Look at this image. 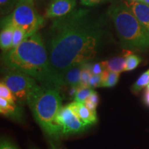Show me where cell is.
I'll list each match as a JSON object with an SVG mask.
<instances>
[{
    "label": "cell",
    "instance_id": "6da1fadb",
    "mask_svg": "<svg viewBox=\"0 0 149 149\" xmlns=\"http://www.w3.org/2000/svg\"><path fill=\"white\" fill-rule=\"evenodd\" d=\"M104 34L103 22L89 9H74L54 19L50 29L48 56L57 88L63 86L62 77L67 70L95 57Z\"/></svg>",
    "mask_w": 149,
    "mask_h": 149
},
{
    "label": "cell",
    "instance_id": "7a4b0ae2",
    "mask_svg": "<svg viewBox=\"0 0 149 149\" xmlns=\"http://www.w3.org/2000/svg\"><path fill=\"white\" fill-rule=\"evenodd\" d=\"M2 60L6 68L29 74L42 85L58 88L49 56L39 33L30 35L19 45L5 51Z\"/></svg>",
    "mask_w": 149,
    "mask_h": 149
},
{
    "label": "cell",
    "instance_id": "3957f363",
    "mask_svg": "<svg viewBox=\"0 0 149 149\" xmlns=\"http://www.w3.org/2000/svg\"><path fill=\"white\" fill-rule=\"evenodd\" d=\"M108 15L114 24L124 49H149V31L136 17L125 1H113L108 9Z\"/></svg>",
    "mask_w": 149,
    "mask_h": 149
},
{
    "label": "cell",
    "instance_id": "277c9868",
    "mask_svg": "<svg viewBox=\"0 0 149 149\" xmlns=\"http://www.w3.org/2000/svg\"><path fill=\"white\" fill-rule=\"evenodd\" d=\"M61 103L59 89L44 85H39L27 101L36 122L49 137L54 138L61 134L60 126L56 123Z\"/></svg>",
    "mask_w": 149,
    "mask_h": 149
},
{
    "label": "cell",
    "instance_id": "5b68a950",
    "mask_svg": "<svg viewBox=\"0 0 149 149\" xmlns=\"http://www.w3.org/2000/svg\"><path fill=\"white\" fill-rule=\"evenodd\" d=\"M8 16L15 26L26 31L27 37L37 33L44 22L35 8L34 0H18Z\"/></svg>",
    "mask_w": 149,
    "mask_h": 149
},
{
    "label": "cell",
    "instance_id": "8992f818",
    "mask_svg": "<svg viewBox=\"0 0 149 149\" xmlns=\"http://www.w3.org/2000/svg\"><path fill=\"white\" fill-rule=\"evenodd\" d=\"M1 81L10 89L17 101L21 104H27L29 97L39 86L37 80L29 74L7 68Z\"/></svg>",
    "mask_w": 149,
    "mask_h": 149
},
{
    "label": "cell",
    "instance_id": "52a82bcc",
    "mask_svg": "<svg viewBox=\"0 0 149 149\" xmlns=\"http://www.w3.org/2000/svg\"><path fill=\"white\" fill-rule=\"evenodd\" d=\"M56 123L60 126L61 134L80 133L87 127L76 112L74 102L61 108L56 117Z\"/></svg>",
    "mask_w": 149,
    "mask_h": 149
},
{
    "label": "cell",
    "instance_id": "ba28073f",
    "mask_svg": "<svg viewBox=\"0 0 149 149\" xmlns=\"http://www.w3.org/2000/svg\"><path fill=\"white\" fill-rule=\"evenodd\" d=\"M77 5V0H51L45 12V17L57 19L72 12Z\"/></svg>",
    "mask_w": 149,
    "mask_h": 149
},
{
    "label": "cell",
    "instance_id": "9c48e42d",
    "mask_svg": "<svg viewBox=\"0 0 149 149\" xmlns=\"http://www.w3.org/2000/svg\"><path fill=\"white\" fill-rule=\"evenodd\" d=\"M0 33V47L3 51H7L12 47L15 26L8 15L1 20Z\"/></svg>",
    "mask_w": 149,
    "mask_h": 149
},
{
    "label": "cell",
    "instance_id": "30bf717a",
    "mask_svg": "<svg viewBox=\"0 0 149 149\" xmlns=\"http://www.w3.org/2000/svg\"><path fill=\"white\" fill-rule=\"evenodd\" d=\"M124 1L139 21L149 31V5L144 2H135L127 0Z\"/></svg>",
    "mask_w": 149,
    "mask_h": 149
},
{
    "label": "cell",
    "instance_id": "8fae6325",
    "mask_svg": "<svg viewBox=\"0 0 149 149\" xmlns=\"http://www.w3.org/2000/svg\"><path fill=\"white\" fill-rule=\"evenodd\" d=\"M0 113L3 116L18 122L22 121L24 117L22 107L17 105V104H11L1 97H0Z\"/></svg>",
    "mask_w": 149,
    "mask_h": 149
},
{
    "label": "cell",
    "instance_id": "7c38bea8",
    "mask_svg": "<svg viewBox=\"0 0 149 149\" xmlns=\"http://www.w3.org/2000/svg\"><path fill=\"white\" fill-rule=\"evenodd\" d=\"M85 63L74 65L67 70L62 77L63 86L69 87H79L81 70Z\"/></svg>",
    "mask_w": 149,
    "mask_h": 149
},
{
    "label": "cell",
    "instance_id": "4fadbf2b",
    "mask_svg": "<svg viewBox=\"0 0 149 149\" xmlns=\"http://www.w3.org/2000/svg\"><path fill=\"white\" fill-rule=\"evenodd\" d=\"M74 103L76 112L86 126H90L97 122V113H94L88 109L84 103H78L75 102Z\"/></svg>",
    "mask_w": 149,
    "mask_h": 149
},
{
    "label": "cell",
    "instance_id": "5bb4252c",
    "mask_svg": "<svg viewBox=\"0 0 149 149\" xmlns=\"http://www.w3.org/2000/svg\"><path fill=\"white\" fill-rule=\"evenodd\" d=\"M104 67L106 70L109 71L118 72L121 73L123 71H125L126 68V59L125 56H118L115 57L108 60L103 61Z\"/></svg>",
    "mask_w": 149,
    "mask_h": 149
},
{
    "label": "cell",
    "instance_id": "9a60e30c",
    "mask_svg": "<svg viewBox=\"0 0 149 149\" xmlns=\"http://www.w3.org/2000/svg\"><path fill=\"white\" fill-rule=\"evenodd\" d=\"M120 74L118 72H111L106 70L102 73V87L112 88L116 86L120 79Z\"/></svg>",
    "mask_w": 149,
    "mask_h": 149
},
{
    "label": "cell",
    "instance_id": "2e32d148",
    "mask_svg": "<svg viewBox=\"0 0 149 149\" xmlns=\"http://www.w3.org/2000/svg\"><path fill=\"white\" fill-rule=\"evenodd\" d=\"M149 84V69L145 71L139 76L137 81L133 84L131 87V91L133 93H138L141 90Z\"/></svg>",
    "mask_w": 149,
    "mask_h": 149
},
{
    "label": "cell",
    "instance_id": "e0dca14e",
    "mask_svg": "<svg viewBox=\"0 0 149 149\" xmlns=\"http://www.w3.org/2000/svg\"><path fill=\"white\" fill-rule=\"evenodd\" d=\"M124 56L126 59L125 71H131L135 69L141 61V59L138 55L132 53L130 51L126 52Z\"/></svg>",
    "mask_w": 149,
    "mask_h": 149
},
{
    "label": "cell",
    "instance_id": "ac0fdd59",
    "mask_svg": "<svg viewBox=\"0 0 149 149\" xmlns=\"http://www.w3.org/2000/svg\"><path fill=\"white\" fill-rule=\"evenodd\" d=\"M94 91V88L91 87H78L77 92L74 96V102L78 103H84L86 100Z\"/></svg>",
    "mask_w": 149,
    "mask_h": 149
},
{
    "label": "cell",
    "instance_id": "d6986e66",
    "mask_svg": "<svg viewBox=\"0 0 149 149\" xmlns=\"http://www.w3.org/2000/svg\"><path fill=\"white\" fill-rule=\"evenodd\" d=\"M0 97L4 99L11 104H16V102H17L15 95L2 81L0 83Z\"/></svg>",
    "mask_w": 149,
    "mask_h": 149
},
{
    "label": "cell",
    "instance_id": "ffe728a7",
    "mask_svg": "<svg viewBox=\"0 0 149 149\" xmlns=\"http://www.w3.org/2000/svg\"><path fill=\"white\" fill-rule=\"evenodd\" d=\"M27 37V35L26 31L19 27L15 26L14 33H13V38L12 47L15 48L18 45H19ZM10 48V49H11Z\"/></svg>",
    "mask_w": 149,
    "mask_h": 149
},
{
    "label": "cell",
    "instance_id": "44dd1931",
    "mask_svg": "<svg viewBox=\"0 0 149 149\" xmlns=\"http://www.w3.org/2000/svg\"><path fill=\"white\" fill-rule=\"evenodd\" d=\"M91 64L88 62H86L84 65L83 69L81 70V81H80V86L89 87L88 83L92 76V72L90 69Z\"/></svg>",
    "mask_w": 149,
    "mask_h": 149
},
{
    "label": "cell",
    "instance_id": "7402d4cb",
    "mask_svg": "<svg viewBox=\"0 0 149 149\" xmlns=\"http://www.w3.org/2000/svg\"><path fill=\"white\" fill-rule=\"evenodd\" d=\"M17 1L18 0H0L1 14L5 15L10 12L11 9H14Z\"/></svg>",
    "mask_w": 149,
    "mask_h": 149
},
{
    "label": "cell",
    "instance_id": "603a6c76",
    "mask_svg": "<svg viewBox=\"0 0 149 149\" xmlns=\"http://www.w3.org/2000/svg\"><path fill=\"white\" fill-rule=\"evenodd\" d=\"M102 74H92L90 81L88 83V86L91 88H99L102 87Z\"/></svg>",
    "mask_w": 149,
    "mask_h": 149
},
{
    "label": "cell",
    "instance_id": "cb8c5ba5",
    "mask_svg": "<svg viewBox=\"0 0 149 149\" xmlns=\"http://www.w3.org/2000/svg\"><path fill=\"white\" fill-rule=\"evenodd\" d=\"M90 69L93 74H102L106 70V68L104 67L102 61L98 63H95L93 64H91Z\"/></svg>",
    "mask_w": 149,
    "mask_h": 149
},
{
    "label": "cell",
    "instance_id": "d4e9b609",
    "mask_svg": "<svg viewBox=\"0 0 149 149\" xmlns=\"http://www.w3.org/2000/svg\"><path fill=\"white\" fill-rule=\"evenodd\" d=\"M0 149H19L16 145L8 139L1 138L0 142Z\"/></svg>",
    "mask_w": 149,
    "mask_h": 149
},
{
    "label": "cell",
    "instance_id": "484cf974",
    "mask_svg": "<svg viewBox=\"0 0 149 149\" xmlns=\"http://www.w3.org/2000/svg\"><path fill=\"white\" fill-rule=\"evenodd\" d=\"M111 0H80L81 5L86 6H95L101 4V3H107Z\"/></svg>",
    "mask_w": 149,
    "mask_h": 149
},
{
    "label": "cell",
    "instance_id": "4316f807",
    "mask_svg": "<svg viewBox=\"0 0 149 149\" xmlns=\"http://www.w3.org/2000/svg\"><path fill=\"white\" fill-rule=\"evenodd\" d=\"M88 100H90L91 102H93V104H95L97 107L99 102H100V97H99L97 93L95 91L94 92H93L92 94L88 97Z\"/></svg>",
    "mask_w": 149,
    "mask_h": 149
},
{
    "label": "cell",
    "instance_id": "83f0119b",
    "mask_svg": "<svg viewBox=\"0 0 149 149\" xmlns=\"http://www.w3.org/2000/svg\"><path fill=\"white\" fill-rule=\"evenodd\" d=\"M84 104L86 106V107L88 108V109H90L91 111L94 112V113H97L96 111V109H97V106L95 104H94L93 102H91L90 100L87 99L84 102Z\"/></svg>",
    "mask_w": 149,
    "mask_h": 149
},
{
    "label": "cell",
    "instance_id": "f1b7e54d",
    "mask_svg": "<svg viewBox=\"0 0 149 149\" xmlns=\"http://www.w3.org/2000/svg\"><path fill=\"white\" fill-rule=\"evenodd\" d=\"M144 102L147 107H149V90L146 89L144 94Z\"/></svg>",
    "mask_w": 149,
    "mask_h": 149
},
{
    "label": "cell",
    "instance_id": "f546056e",
    "mask_svg": "<svg viewBox=\"0 0 149 149\" xmlns=\"http://www.w3.org/2000/svg\"><path fill=\"white\" fill-rule=\"evenodd\" d=\"M127 1H135V2H143V1H144V0H127Z\"/></svg>",
    "mask_w": 149,
    "mask_h": 149
},
{
    "label": "cell",
    "instance_id": "4dcf8cb0",
    "mask_svg": "<svg viewBox=\"0 0 149 149\" xmlns=\"http://www.w3.org/2000/svg\"><path fill=\"white\" fill-rule=\"evenodd\" d=\"M143 2L145 3H147V4L149 5V0H144V1H143Z\"/></svg>",
    "mask_w": 149,
    "mask_h": 149
},
{
    "label": "cell",
    "instance_id": "1f68e13d",
    "mask_svg": "<svg viewBox=\"0 0 149 149\" xmlns=\"http://www.w3.org/2000/svg\"><path fill=\"white\" fill-rule=\"evenodd\" d=\"M147 89H148V90H149V84L148 85V86H147V88H146Z\"/></svg>",
    "mask_w": 149,
    "mask_h": 149
},
{
    "label": "cell",
    "instance_id": "d6a6232c",
    "mask_svg": "<svg viewBox=\"0 0 149 149\" xmlns=\"http://www.w3.org/2000/svg\"><path fill=\"white\" fill-rule=\"evenodd\" d=\"M33 149H35V148H33Z\"/></svg>",
    "mask_w": 149,
    "mask_h": 149
}]
</instances>
